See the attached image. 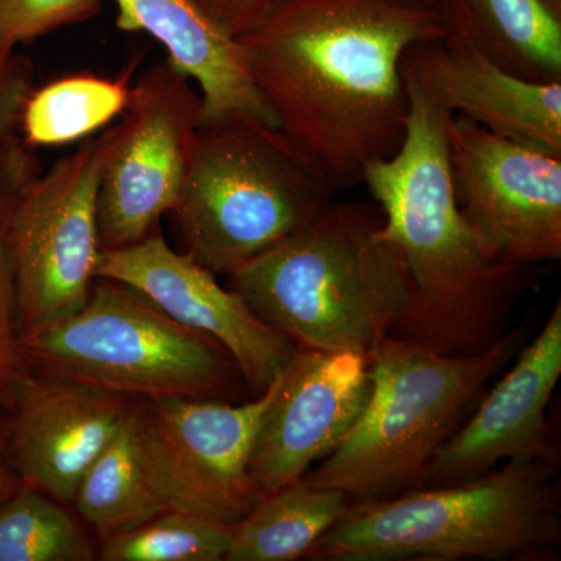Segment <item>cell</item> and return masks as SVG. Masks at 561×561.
Here are the masks:
<instances>
[{"label": "cell", "mask_w": 561, "mask_h": 561, "mask_svg": "<svg viewBox=\"0 0 561 561\" xmlns=\"http://www.w3.org/2000/svg\"><path fill=\"white\" fill-rule=\"evenodd\" d=\"M238 39L279 130L342 191L400 150L411 110L402 58L442 28L431 3L283 0Z\"/></svg>", "instance_id": "cell-1"}, {"label": "cell", "mask_w": 561, "mask_h": 561, "mask_svg": "<svg viewBox=\"0 0 561 561\" xmlns=\"http://www.w3.org/2000/svg\"><path fill=\"white\" fill-rule=\"evenodd\" d=\"M405 90L404 142L393 157L367 165L362 184L411 276L415 311L401 339L438 353H472L500 337L524 267L493 260L457 205L446 131L453 114Z\"/></svg>", "instance_id": "cell-2"}, {"label": "cell", "mask_w": 561, "mask_h": 561, "mask_svg": "<svg viewBox=\"0 0 561 561\" xmlns=\"http://www.w3.org/2000/svg\"><path fill=\"white\" fill-rule=\"evenodd\" d=\"M232 290L297 348L368 353L415 311L382 210L332 202L311 224L230 275Z\"/></svg>", "instance_id": "cell-3"}, {"label": "cell", "mask_w": 561, "mask_h": 561, "mask_svg": "<svg viewBox=\"0 0 561 561\" xmlns=\"http://www.w3.org/2000/svg\"><path fill=\"white\" fill-rule=\"evenodd\" d=\"M522 342L523 331L515 330L472 353L445 354L386 335L367 356L370 394L360 419L302 479L341 490L353 504L420 489L457 419Z\"/></svg>", "instance_id": "cell-4"}, {"label": "cell", "mask_w": 561, "mask_h": 561, "mask_svg": "<svg viewBox=\"0 0 561 561\" xmlns=\"http://www.w3.org/2000/svg\"><path fill=\"white\" fill-rule=\"evenodd\" d=\"M335 192L276 125L231 116L201 122L171 214L184 253L230 276L317 219Z\"/></svg>", "instance_id": "cell-5"}, {"label": "cell", "mask_w": 561, "mask_h": 561, "mask_svg": "<svg viewBox=\"0 0 561 561\" xmlns=\"http://www.w3.org/2000/svg\"><path fill=\"white\" fill-rule=\"evenodd\" d=\"M557 465L507 461L472 481L351 505L311 560L522 559L559 545Z\"/></svg>", "instance_id": "cell-6"}, {"label": "cell", "mask_w": 561, "mask_h": 561, "mask_svg": "<svg viewBox=\"0 0 561 561\" xmlns=\"http://www.w3.org/2000/svg\"><path fill=\"white\" fill-rule=\"evenodd\" d=\"M20 348L32 371L133 398L221 401L243 381L216 339L111 279L72 316L21 332Z\"/></svg>", "instance_id": "cell-7"}, {"label": "cell", "mask_w": 561, "mask_h": 561, "mask_svg": "<svg viewBox=\"0 0 561 561\" xmlns=\"http://www.w3.org/2000/svg\"><path fill=\"white\" fill-rule=\"evenodd\" d=\"M201 121L197 88L168 60L131 87L119 121L98 136L102 250L144 241L175 209Z\"/></svg>", "instance_id": "cell-8"}, {"label": "cell", "mask_w": 561, "mask_h": 561, "mask_svg": "<svg viewBox=\"0 0 561 561\" xmlns=\"http://www.w3.org/2000/svg\"><path fill=\"white\" fill-rule=\"evenodd\" d=\"M98 184L99 138L90 136L14 197L5 239L20 334L88 301L102 253Z\"/></svg>", "instance_id": "cell-9"}, {"label": "cell", "mask_w": 561, "mask_h": 561, "mask_svg": "<svg viewBox=\"0 0 561 561\" xmlns=\"http://www.w3.org/2000/svg\"><path fill=\"white\" fill-rule=\"evenodd\" d=\"M454 195L493 260L527 267L561 257V157L453 116Z\"/></svg>", "instance_id": "cell-10"}, {"label": "cell", "mask_w": 561, "mask_h": 561, "mask_svg": "<svg viewBox=\"0 0 561 561\" xmlns=\"http://www.w3.org/2000/svg\"><path fill=\"white\" fill-rule=\"evenodd\" d=\"M283 375V373H280ZM253 401L142 398L158 474L171 511L234 526L261 500L251 454L279 379Z\"/></svg>", "instance_id": "cell-11"}, {"label": "cell", "mask_w": 561, "mask_h": 561, "mask_svg": "<svg viewBox=\"0 0 561 561\" xmlns=\"http://www.w3.org/2000/svg\"><path fill=\"white\" fill-rule=\"evenodd\" d=\"M95 278L125 284L173 320L216 339L256 397L297 354V345L251 311L238 291L221 287L216 273L173 250L158 231L133 245L102 250Z\"/></svg>", "instance_id": "cell-12"}, {"label": "cell", "mask_w": 561, "mask_h": 561, "mask_svg": "<svg viewBox=\"0 0 561 561\" xmlns=\"http://www.w3.org/2000/svg\"><path fill=\"white\" fill-rule=\"evenodd\" d=\"M370 394L365 354L298 348L265 412L250 474L261 496L300 481L331 456Z\"/></svg>", "instance_id": "cell-13"}, {"label": "cell", "mask_w": 561, "mask_h": 561, "mask_svg": "<svg viewBox=\"0 0 561 561\" xmlns=\"http://www.w3.org/2000/svg\"><path fill=\"white\" fill-rule=\"evenodd\" d=\"M140 398L28 371L5 420V454L21 483L72 504L84 474Z\"/></svg>", "instance_id": "cell-14"}, {"label": "cell", "mask_w": 561, "mask_h": 561, "mask_svg": "<svg viewBox=\"0 0 561 561\" xmlns=\"http://www.w3.org/2000/svg\"><path fill=\"white\" fill-rule=\"evenodd\" d=\"M561 376V305L474 415L435 453L420 489L454 485L485 474L501 461L557 465L548 430L549 401Z\"/></svg>", "instance_id": "cell-15"}, {"label": "cell", "mask_w": 561, "mask_h": 561, "mask_svg": "<svg viewBox=\"0 0 561 561\" xmlns=\"http://www.w3.org/2000/svg\"><path fill=\"white\" fill-rule=\"evenodd\" d=\"M401 73L405 87L453 116L468 117L505 138L561 157V81L519 79L442 39L409 47Z\"/></svg>", "instance_id": "cell-16"}, {"label": "cell", "mask_w": 561, "mask_h": 561, "mask_svg": "<svg viewBox=\"0 0 561 561\" xmlns=\"http://www.w3.org/2000/svg\"><path fill=\"white\" fill-rule=\"evenodd\" d=\"M116 25L144 32L164 46L173 68L194 81L202 121L254 117L276 125L262 98L241 41L219 27L192 0H113Z\"/></svg>", "instance_id": "cell-17"}, {"label": "cell", "mask_w": 561, "mask_h": 561, "mask_svg": "<svg viewBox=\"0 0 561 561\" xmlns=\"http://www.w3.org/2000/svg\"><path fill=\"white\" fill-rule=\"evenodd\" d=\"M442 41L519 79L561 81V0H434Z\"/></svg>", "instance_id": "cell-18"}, {"label": "cell", "mask_w": 561, "mask_h": 561, "mask_svg": "<svg viewBox=\"0 0 561 561\" xmlns=\"http://www.w3.org/2000/svg\"><path fill=\"white\" fill-rule=\"evenodd\" d=\"M72 504L102 541L171 511L158 474L142 398L84 474Z\"/></svg>", "instance_id": "cell-19"}, {"label": "cell", "mask_w": 561, "mask_h": 561, "mask_svg": "<svg viewBox=\"0 0 561 561\" xmlns=\"http://www.w3.org/2000/svg\"><path fill=\"white\" fill-rule=\"evenodd\" d=\"M353 501L341 490L300 481L265 494L230 527L228 561H294L311 556Z\"/></svg>", "instance_id": "cell-20"}, {"label": "cell", "mask_w": 561, "mask_h": 561, "mask_svg": "<svg viewBox=\"0 0 561 561\" xmlns=\"http://www.w3.org/2000/svg\"><path fill=\"white\" fill-rule=\"evenodd\" d=\"M127 77L106 79L77 73L28 92L21 110L20 131L32 149L90 138L121 116L130 98Z\"/></svg>", "instance_id": "cell-21"}, {"label": "cell", "mask_w": 561, "mask_h": 561, "mask_svg": "<svg viewBox=\"0 0 561 561\" xmlns=\"http://www.w3.org/2000/svg\"><path fill=\"white\" fill-rule=\"evenodd\" d=\"M90 537L58 502L21 483L0 502V561H91Z\"/></svg>", "instance_id": "cell-22"}, {"label": "cell", "mask_w": 561, "mask_h": 561, "mask_svg": "<svg viewBox=\"0 0 561 561\" xmlns=\"http://www.w3.org/2000/svg\"><path fill=\"white\" fill-rule=\"evenodd\" d=\"M230 527L179 511L162 512L125 534L103 540V561H220L230 549Z\"/></svg>", "instance_id": "cell-23"}, {"label": "cell", "mask_w": 561, "mask_h": 561, "mask_svg": "<svg viewBox=\"0 0 561 561\" xmlns=\"http://www.w3.org/2000/svg\"><path fill=\"white\" fill-rule=\"evenodd\" d=\"M33 175H36L33 154L0 175V409L5 412L31 371L20 348L16 298L7 253V220L14 197Z\"/></svg>", "instance_id": "cell-24"}, {"label": "cell", "mask_w": 561, "mask_h": 561, "mask_svg": "<svg viewBox=\"0 0 561 561\" xmlns=\"http://www.w3.org/2000/svg\"><path fill=\"white\" fill-rule=\"evenodd\" d=\"M102 0H0V44L18 49L98 16Z\"/></svg>", "instance_id": "cell-25"}, {"label": "cell", "mask_w": 561, "mask_h": 561, "mask_svg": "<svg viewBox=\"0 0 561 561\" xmlns=\"http://www.w3.org/2000/svg\"><path fill=\"white\" fill-rule=\"evenodd\" d=\"M32 90V62L0 44V175L33 154L20 131L22 105Z\"/></svg>", "instance_id": "cell-26"}, {"label": "cell", "mask_w": 561, "mask_h": 561, "mask_svg": "<svg viewBox=\"0 0 561 561\" xmlns=\"http://www.w3.org/2000/svg\"><path fill=\"white\" fill-rule=\"evenodd\" d=\"M225 32L241 38L261 25L283 0H192Z\"/></svg>", "instance_id": "cell-27"}, {"label": "cell", "mask_w": 561, "mask_h": 561, "mask_svg": "<svg viewBox=\"0 0 561 561\" xmlns=\"http://www.w3.org/2000/svg\"><path fill=\"white\" fill-rule=\"evenodd\" d=\"M21 486L20 478L10 467L5 454V420L0 415V502L9 500Z\"/></svg>", "instance_id": "cell-28"}, {"label": "cell", "mask_w": 561, "mask_h": 561, "mask_svg": "<svg viewBox=\"0 0 561 561\" xmlns=\"http://www.w3.org/2000/svg\"><path fill=\"white\" fill-rule=\"evenodd\" d=\"M408 2H419V3H434V0H408Z\"/></svg>", "instance_id": "cell-29"}]
</instances>
